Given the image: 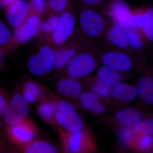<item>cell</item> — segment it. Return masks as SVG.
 Returning <instances> with one entry per match:
<instances>
[{
    "label": "cell",
    "mask_w": 153,
    "mask_h": 153,
    "mask_svg": "<svg viewBox=\"0 0 153 153\" xmlns=\"http://www.w3.org/2000/svg\"><path fill=\"white\" fill-rule=\"evenodd\" d=\"M107 38L110 43L121 49L129 48L126 30L120 25L114 23L107 33Z\"/></svg>",
    "instance_id": "cell-11"
},
{
    "label": "cell",
    "mask_w": 153,
    "mask_h": 153,
    "mask_svg": "<svg viewBox=\"0 0 153 153\" xmlns=\"http://www.w3.org/2000/svg\"><path fill=\"white\" fill-rule=\"evenodd\" d=\"M59 17L55 15H51L41 24L42 32L46 34H52L57 27Z\"/></svg>",
    "instance_id": "cell-29"
},
{
    "label": "cell",
    "mask_w": 153,
    "mask_h": 153,
    "mask_svg": "<svg viewBox=\"0 0 153 153\" xmlns=\"http://www.w3.org/2000/svg\"><path fill=\"white\" fill-rule=\"evenodd\" d=\"M30 12L29 3L25 0H17L7 8L6 20L11 26L16 28L25 21Z\"/></svg>",
    "instance_id": "cell-10"
},
{
    "label": "cell",
    "mask_w": 153,
    "mask_h": 153,
    "mask_svg": "<svg viewBox=\"0 0 153 153\" xmlns=\"http://www.w3.org/2000/svg\"><path fill=\"white\" fill-rule=\"evenodd\" d=\"M105 109V108L104 105L99 102L91 110V111L95 114H98L103 112Z\"/></svg>",
    "instance_id": "cell-38"
},
{
    "label": "cell",
    "mask_w": 153,
    "mask_h": 153,
    "mask_svg": "<svg viewBox=\"0 0 153 153\" xmlns=\"http://www.w3.org/2000/svg\"><path fill=\"white\" fill-rule=\"evenodd\" d=\"M91 90L93 93L98 96L104 98L109 97L111 92V87L98 77L96 79L95 83L91 88Z\"/></svg>",
    "instance_id": "cell-28"
},
{
    "label": "cell",
    "mask_w": 153,
    "mask_h": 153,
    "mask_svg": "<svg viewBox=\"0 0 153 153\" xmlns=\"http://www.w3.org/2000/svg\"><path fill=\"white\" fill-rule=\"evenodd\" d=\"M79 47V42H76L57 49L55 52V67L61 68L66 66L76 55Z\"/></svg>",
    "instance_id": "cell-13"
},
{
    "label": "cell",
    "mask_w": 153,
    "mask_h": 153,
    "mask_svg": "<svg viewBox=\"0 0 153 153\" xmlns=\"http://www.w3.org/2000/svg\"><path fill=\"white\" fill-rule=\"evenodd\" d=\"M29 112L27 102L21 94H15L4 113V121L7 126L13 125L27 117Z\"/></svg>",
    "instance_id": "cell-6"
},
{
    "label": "cell",
    "mask_w": 153,
    "mask_h": 153,
    "mask_svg": "<svg viewBox=\"0 0 153 153\" xmlns=\"http://www.w3.org/2000/svg\"><path fill=\"white\" fill-rule=\"evenodd\" d=\"M43 91L38 84L33 81H28L23 87V97L27 102H36L43 95Z\"/></svg>",
    "instance_id": "cell-21"
},
{
    "label": "cell",
    "mask_w": 153,
    "mask_h": 153,
    "mask_svg": "<svg viewBox=\"0 0 153 153\" xmlns=\"http://www.w3.org/2000/svg\"><path fill=\"white\" fill-rule=\"evenodd\" d=\"M126 30L129 47L136 51L140 50L143 48V42L139 30L131 27Z\"/></svg>",
    "instance_id": "cell-24"
},
{
    "label": "cell",
    "mask_w": 153,
    "mask_h": 153,
    "mask_svg": "<svg viewBox=\"0 0 153 153\" xmlns=\"http://www.w3.org/2000/svg\"><path fill=\"white\" fill-rule=\"evenodd\" d=\"M22 151L27 153H54L56 148L50 143L43 141H31L23 146Z\"/></svg>",
    "instance_id": "cell-20"
},
{
    "label": "cell",
    "mask_w": 153,
    "mask_h": 153,
    "mask_svg": "<svg viewBox=\"0 0 153 153\" xmlns=\"http://www.w3.org/2000/svg\"><path fill=\"white\" fill-rule=\"evenodd\" d=\"M101 60L103 66L120 73L129 71L133 66L131 57L126 53L121 51L105 52L102 55Z\"/></svg>",
    "instance_id": "cell-9"
},
{
    "label": "cell",
    "mask_w": 153,
    "mask_h": 153,
    "mask_svg": "<svg viewBox=\"0 0 153 153\" xmlns=\"http://www.w3.org/2000/svg\"><path fill=\"white\" fill-rule=\"evenodd\" d=\"M16 1L17 0H0V5L2 7L7 8Z\"/></svg>",
    "instance_id": "cell-39"
},
{
    "label": "cell",
    "mask_w": 153,
    "mask_h": 153,
    "mask_svg": "<svg viewBox=\"0 0 153 153\" xmlns=\"http://www.w3.org/2000/svg\"><path fill=\"white\" fill-rule=\"evenodd\" d=\"M145 38L150 41H153V9H146V18L142 29Z\"/></svg>",
    "instance_id": "cell-25"
},
{
    "label": "cell",
    "mask_w": 153,
    "mask_h": 153,
    "mask_svg": "<svg viewBox=\"0 0 153 153\" xmlns=\"http://www.w3.org/2000/svg\"><path fill=\"white\" fill-rule=\"evenodd\" d=\"M28 68L30 73L36 76H41L46 73L44 63L37 55H32L29 58Z\"/></svg>",
    "instance_id": "cell-23"
},
{
    "label": "cell",
    "mask_w": 153,
    "mask_h": 153,
    "mask_svg": "<svg viewBox=\"0 0 153 153\" xmlns=\"http://www.w3.org/2000/svg\"><path fill=\"white\" fill-rule=\"evenodd\" d=\"M107 13L114 23L128 29L131 27L132 12L124 0H111L108 5Z\"/></svg>",
    "instance_id": "cell-8"
},
{
    "label": "cell",
    "mask_w": 153,
    "mask_h": 153,
    "mask_svg": "<svg viewBox=\"0 0 153 153\" xmlns=\"http://www.w3.org/2000/svg\"><path fill=\"white\" fill-rule=\"evenodd\" d=\"M82 4L87 7H94L100 5L106 0H80Z\"/></svg>",
    "instance_id": "cell-36"
},
{
    "label": "cell",
    "mask_w": 153,
    "mask_h": 153,
    "mask_svg": "<svg viewBox=\"0 0 153 153\" xmlns=\"http://www.w3.org/2000/svg\"><path fill=\"white\" fill-rule=\"evenodd\" d=\"M38 55L44 63L46 73L50 72L55 66V51L49 45H44L40 47Z\"/></svg>",
    "instance_id": "cell-22"
},
{
    "label": "cell",
    "mask_w": 153,
    "mask_h": 153,
    "mask_svg": "<svg viewBox=\"0 0 153 153\" xmlns=\"http://www.w3.org/2000/svg\"><path fill=\"white\" fill-rule=\"evenodd\" d=\"M97 74V77L111 88L120 83L122 79L120 72L105 66L99 68Z\"/></svg>",
    "instance_id": "cell-19"
},
{
    "label": "cell",
    "mask_w": 153,
    "mask_h": 153,
    "mask_svg": "<svg viewBox=\"0 0 153 153\" xmlns=\"http://www.w3.org/2000/svg\"><path fill=\"white\" fill-rule=\"evenodd\" d=\"M152 143L153 139L150 135L143 134L138 141V148L141 151H147L152 147Z\"/></svg>",
    "instance_id": "cell-34"
},
{
    "label": "cell",
    "mask_w": 153,
    "mask_h": 153,
    "mask_svg": "<svg viewBox=\"0 0 153 153\" xmlns=\"http://www.w3.org/2000/svg\"><path fill=\"white\" fill-rule=\"evenodd\" d=\"M111 91L114 98L124 101H131L136 98L137 92L135 86L126 83H119L115 85Z\"/></svg>",
    "instance_id": "cell-16"
},
{
    "label": "cell",
    "mask_w": 153,
    "mask_h": 153,
    "mask_svg": "<svg viewBox=\"0 0 153 153\" xmlns=\"http://www.w3.org/2000/svg\"><path fill=\"white\" fill-rule=\"evenodd\" d=\"M137 92L139 97L146 104L153 103V82L152 79L148 76L142 77L138 84Z\"/></svg>",
    "instance_id": "cell-17"
},
{
    "label": "cell",
    "mask_w": 153,
    "mask_h": 153,
    "mask_svg": "<svg viewBox=\"0 0 153 153\" xmlns=\"http://www.w3.org/2000/svg\"><path fill=\"white\" fill-rule=\"evenodd\" d=\"M133 126L132 129L135 133L150 135L153 134V121L151 118L140 120Z\"/></svg>",
    "instance_id": "cell-27"
},
{
    "label": "cell",
    "mask_w": 153,
    "mask_h": 153,
    "mask_svg": "<svg viewBox=\"0 0 153 153\" xmlns=\"http://www.w3.org/2000/svg\"><path fill=\"white\" fill-rule=\"evenodd\" d=\"M79 23L83 34L91 38L100 37L105 27L101 15L90 8H86L81 11L79 15Z\"/></svg>",
    "instance_id": "cell-2"
},
{
    "label": "cell",
    "mask_w": 153,
    "mask_h": 153,
    "mask_svg": "<svg viewBox=\"0 0 153 153\" xmlns=\"http://www.w3.org/2000/svg\"><path fill=\"white\" fill-rule=\"evenodd\" d=\"M25 21L16 28L14 36L17 42L25 43L30 41L38 34L41 28L40 15L30 13Z\"/></svg>",
    "instance_id": "cell-7"
},
{
    "label": "cell",
    "mask_w": 153,
    "mask_h": 153,
    "mask_svg": "<svg viewBox=\"0 0 153 153\" xmlns=\"http://www.w3.org/2000/svg\"><path fill=\"white\" fill-rule=\"evenodd\" d=\"M57 89L62 95L77 98L81 93L82 87L77 80L68 78L61 79L57 82Z\"/></svg>",
    "instance_id": "cell-14"
},
{
    "label": "cell",
    "mask_w": 153,
    "mask_h": 153,
    "mask_svg": "<svg viewBox=\"0 0 153 153\" xmlns=\"http://www.w3.org/2000/svg\"><path fill=\"white\" fill-rule=\"evenodd\" d=\"M7 102L4 96L0 92V115L4 114L7 107Z\"/></svg>",
    "instance_id": "cell-37"
},
{
    "label": "cell",
    "mask_w": 153,
    "mask_h": 153,
    "mask_svg": "<svg viewBox=\"0 0 153 153\" xmlns=\"http://www.w3.org/2000/svg\"><path fill=\"white\" fill-rule=\"evenodd\" d=\"M115 118L118 123L123 126H130L141 120L142 115L133 108H126L118 111Z\"/></svg>",
    "instance_id": "cell-18"
},
{
    "label": "cell",
    "mask_w": 153,
    "mask_h": 153,
    "mask_svg": "<svg viewBox=\"0 0 153 153\" xmlns=\"http://www.w3.org/2000/svg\"><path fill=\"white\" fill-rule=\"evenodd\" d=\"M8 137L15 144L25 146L32 141L37 133V127L32 120L26 117L19 123L8 126L6 129Z\"/></svg>",
    "instance_id": "cell-4"
},
{
    "label": "cell",
    "mask_w": 153,
    "mask_h": 153,
    "mask_svg": "<svg viewBox=\"0 0 153 153\" xmlns=\"http://www.w3.org/2000/svg\"><path fill=\"white\" fill-rule=\"evenodd\" d=\"M146 18V10H138L132 13L131 21V27L141 30Z\"/></svg>",
    "instance_id": "cell-30"
},
{
    "label": "cell",
    "mask_w": 153,
    "mask_h": 153,
    "mask_svg": "<svg viewBox=\"0 0 153 153\" xmlns=\"http://www.w3.org/2000/svg\"><path fill=\"white\" fill-rule=\"evenodd\" d=\"M62 142L65 149L68 152L77 153L80 152L82 146L83 133L80 131H59Z\"/></svg>",
    "instance_id": "cell-12"
},
{
    "label": "cell",
    "mask_w": 153,
    "mask_h": 153,
    "mask_svg": "<svg viewBox=\"0 0 153 153\" xmlns=\"http://www.w3.org/2000/svg\"><path fill=\"white\" fill-rule=\"evenodd\" d=\"M71 0H68L67 7L59 17L57 27L52 35L55 45H63L71 36L75 27V19L71 8Z\"/></svg>",
    "instance_id": "cell-5"
},
{
    "label": "cell",
    "mask_w": 153,
    "mask_h": 153,
    "mask_svg": "<svg viewBox=\"0 0 153 153\" xmlns=\"http://www.w3.org/2000/svg\"><path fill=\"white\" fill-rule=\"evenodd\" d=\"M49 8L55 13H63L68 5V0H47Z\"/></svg>",
    "instance_id": "cell-32"
},
{
    "label": "cell",
    "mask_w": 153,
    "mask_h": 153,
    "mask_svg": "<svg viewBox=\"0 0 153 153\" xmlns=\"http://www.w3.org/2000/svg\"><path fill=\"white\" fill-rule=\"evenodd\" d=\"M79 97L82 107L90 110L100 102L98 96L93 92H82Z\"/></svg>",
    "instance_id": "cell-26"
},
{
    "label": "cell",
    "mask_w": 153,
    "mask_h": 153,
    "mask_svg": "<svg viewBox=\"0 0 153 153\" xmlns=\"http://www.w3.org/2000/svg\"><path fill=\"white\" fill-rule=\"evenodd\" d=\"M134 132L130 126H124L119 131L118 137L122 143L125 144H128L133 140Z\"/></svg>",
    "instance_id": "cell-31"
},
{
    "label": "cell",
    "mask_w": 153,
    "mask_h": 153,
    "mask_svg": "<svg viewBox=\"0 0 153 153\" xmlns=\"http://www.w3.org/2000/svg\"><path fill=\"white\" fill-rule=\"evenodd\" d=\"M57 110V104L49 99L43 100L38 105L37 110L41 119L48 123H53L55 120Z\"/></svg>",
    "instance_id": "cell-15"
},
{
    "label": "cell",
    "mask_w": 153,
    "mask_h": 153,
    "mask_svg": "<svg viewBox=\"0 0 153 153\" xmlns=\"http://www.w3.org/2000/svg\"><path fill=\"white\" fill-rule=\"evenodd\" d=\"M57 108L55 119L58 124L69 131L82 129L83 122L73 105L68 102L61 101L57 104Z\"/></svg>",
    "instance_id": "cell-3"
},
{
    "label": "cell",
    "mask_w": 153,
    "mask_h": 153,
    "mask_svg": "<svg viewBox=\"0 0 153 153\" xmlns=\"http://www.w3.org/2000/svg\"><path fill=\"white\" fill-rule=\"evenodd\" d=\"M10 31L2 22H0V45H6L11 39Z\"/></svg>",
    "instance_id": "cell-35"
},
{
    "label": "cell",
    "mask_w": 153,
    "mask_h": 153,
    "mask_svg": "<svg viewBox=\"0 0 153 153\" xmlns=\"http://www.w3.org/2000/svg\"><path fill=\"white\" fill-rule=\"evenodd\" d=\"M1 122H0V127H1Z\"/></svg>",
    "instance_id": "cell-40"
},
{
    "label": "cell",
    "mask_w": 153,
    "mask_h": 153,
    "mask_svg": "<svg viewBox=\"0 0 153 153\" xmlns=\"http://www.w3.org/2000/svg\"><path fill=\"white\" fill-rule=\"evenodd\" d=\"M31 13L40 15L43 14L46 9L45 0H30L29 3Z\"/></svg>",
    "instance_id": "cell-33"
},
{
    "label": "cell",
    "mask_w": 153,
    "mask_h": 153,
    "mask_svg": "<svg viewBox=\"0 0 153 153\" xmlns=\"http://www.w3.org/2000/svg\"><path fill=\"white\" fill-rule=\"evenodd\" d=\"M95 57L89 50L76 53L66 65V72L72 78L84 77L93 72L96 67Z\"/></svg>",
    "instance_id": "cell-1"
}]
</instances>
